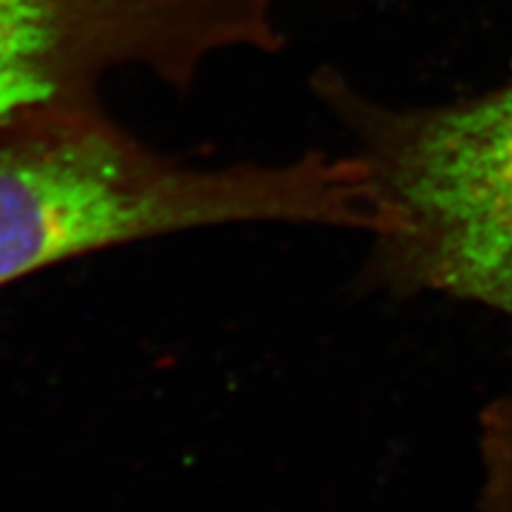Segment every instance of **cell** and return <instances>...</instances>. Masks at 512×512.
Here are the masks:
<instances>
[{
  "label": "cell",
  "mask_w": 512,
  "mask_h": 512,
  "mask_svg": "<svg viewBox=\"0 0 512 512\" xmlns=\"http://www.w3.org/2000/svg\"><path fill=\"white\" fill-rule=\"evenodd\" d=\"M287 0H0V131L98 110L100 83L143 69L178 91L226 50L278 53Z\"/></svg>",
  "instance_id": "cell-3"
},
{
  "label": "cell",
  "mask_w": 512,
  "mask_h": 512,
  "mask_svg": "<svg viewBox=\"0 0 512 512\" xmlns=\"http://www.w3.org/2000/svg\"><path fill=\"white\" fill-rule=\"evenodd\" d=\"M482 508L512 512V382L482 415Z\"/></svg>",
  "instance_id": "cell-4"
},
{
  "label": "cell",
  "mask_w": 512,
  "mask_h": 512,
  "mask_svg": "<svg viewBox=\"0 0 512 512\" xmlns=\"http://www.w3.org/2000/svg\"><path fill=\"white\" fill-rule=\"evenodd\" d=\"M309 83L366 171L375 278L512 318V79L415 107L377 100L335 67Z\"/></svg>",
  "instance_id": "cell-2"
},
{
  "label": "cell",
  "mask_w": 512,
  "mask_h": 512,
  "mask_svg": "<svg viewBox=\"0 0 512 512\" xmlns=\"http://www.w3.org/2000/svg\"><path fill=\"white\" fill-rule=\"evenodd\" d=\"M233 223H373L354 155L188 166L98 110L0 131V287L69 259Z\"/></svg>",
  "instance_id": "cell-1"
}]
</instances>
